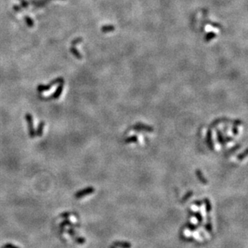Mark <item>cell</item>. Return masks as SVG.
<instances>
[{"label":"cell","instance_id":"cell-19","mask_svg":"<svg viewBox=\"0 0 248 248\" xmlns=\"http://www.w3.org/2000/svg\"><path fill=\"white\" fill-rule=\"evenodd\" d=\"M25 21H26V23H27V24L28 27H31L34 26V21H33L31 18L28 17V16H26V17H25Z\"/></svg>","mask_w":248,"mask_h":248},{"label":"cell","instance_id":"cell-31","mask_svg":"<svg viewBox=\"0 0 248 248\" xmlns=\"http://www.w3.org/2000/svg\"><path fill=\"white\" fill-rule=\"evenodd\" d=\"M239 147H240V146H239V145H236V147H234V148H233V149H231V151L236 150V149H239Z\"/></svg>","mask_w":248,"mask_h":248},{"label":"cell","instance_id":"cell-4","mask_svg":"<svg viewBox=\"0 0 248 248\" xmlns=\"http://www.w3.org/2000/svg\"><path fill=\"white\" fill-rule=\"evenodd\" d=\"M63 84H64L63 82L59 83V85L58 86V88L55 89V92L52 94V96H50L49 97H47V98L43 97L42 99H44V100H56V99H58V98L60 96V95L62 94V92H63Z\"/></svg>","mask_w":248,"mask_h":248},{"label":"cell","instance_id":"cell-32","mask_svg":"<svg viewBox=\"0 0 248 248\" xmlns=\"http://www.w3.org/2000/svg\"><path fill=\"white\" fill-rule=\"evenodd\" d=\"M110 248H115V247H114V246H111Z\"/></svg>","mask_w":248,"mask_h":248},{"label":"cell","instance_id":"cell-17","mask_svg":"<svg viewBox=\"0 0 248 248\" xmlns=\"http://www.w3.org/2000/svg\"><path fill=\"white\" fill-rule=\"evenodd\" d=\"M217 133H218V140L220 144L223 145V144L225 143V141H224L223 136H222V132L220 130H217Z\"/></svg>","mask_w":248,"mask_h":248},{"label":"cell","instance_id":"cell-12","mask_svg":"<svg viewBox=\"0 0 248 248\" xmlns=\"http://www.w3.org/2000/svg\"><path fill=\"white\" fill-rule=\"evenodd\" d=\"M196 175H197V177L199 178V181H200L202 183L207 184V182H208V181H207V180L206 179V178L204 177V175L202 174V173L201 172V170H196Z\"/></svg>","mask_w":248,"mask_h":248},{"label":"cell","instance_id":"cell-6","mask_svg":"<svg viewBox=\"0 0 248 248\" xmlns=\"http://www.w3.org/2000/svg\"><path fill=\"white\" fill-rule=\"evenodd\" d=\"M44 127H45V122H44V121H40L38 124L36 131H35V135H36V137L41 138V137L44 135Z\"/></svg>","mask_w":248,"mask_h":248},{"label":"cell","instance_id":"cell-28","mask_svg":"<svg viewBox=\"0 0 248 248\" xmlns=\"http://www.w3.org/2000/svg\"><path fill=\"white\" fill-rule=\"evenodd\" d=\"M206 231H208V232L210 233L212 231V226H211V223H210V222H209L208 223L206 224Z\"/></svg>","mask_w":248,"mask_h":248},{"label":"cell","instance_id":"cell-8","mask_svg":"<svg viewBox=\"0 0 248 248\" xmlns=\"http://www.w3.org/2000/svg\"><path fill=\"white\" fill-rule=\"evenodd\" d=\"M206 142H207V145H208L209 148H210V149H214V145H213V141H212V132L210 129H209L208 131H207Z\"/></svg>","mask_w":248,"mask_h":248},{"label":"cell","instance_id":"cell-2","mask_svg":"<svg viewBox=\"0 0 248 248\" xmlns=\"http://www.w3.org/2000/svg\"><path fill=\"white\" fill-rule=\"evenodd\" d=\"M63 82V79L61 78V77H58L55 80H52V82L50 83L49 84H47V85H44V84H41V85H39L38 88H37V90H38L40 92H46V91H48V90L52 89V88L53 87L54 85H55L56 84H59V83Z\"/></svg>","mask_w":248,"mask_h":248},{"label":"cell","instance_id":"cell-25","mask_svg":"<svg viewBox=\"0 0 248 248\" xmlns=\"http://www.w3.org/2000/svg\"><path fill=\"white\" fill-rule=\"evenodd\" d=\"M246 152H247V150H245L244 152L242 153H241V154H239V156H238V158H239V160H242V159H244L245 157H246Z\"/></svg>","mask_w":248,"mask_h":248},{"label":"cell","instance_id":"cell-3","mask_svg":"<svg viewBox=\"0 0 248 248\" xmlns=\"http://www.w3.org/2000/svg\"><path fill=\"white\" fill-rule=\"evenodd\" d=\"M94 191H95V190H94L93 187L88 186L87 187V188H84V189L81 190H79L78 192H77V193L75 194V198L77 199H82L84 197L88 196V195L92 194Z\"/></svg>","mask_w":248,"mask_h":248},{"label":"cell","instance_id":"cell-20","mask_svg":"<svg viewBox=\"0 0 248 248\" xmlns=\"http://www.w3.org/2000/svg\"><path fill=\"white\" fill-rule=\"evenodd\" d=\"M204 202L206 203V210L207 212H210L211 210V204H210V202L209 201V199H206L204 200Z\"/></svg>","mask_w":248,"mask_h":248},{"label":"cell","instance_id":"cell-27","mask_svg":"<svg viewBox=\"0 0 248 248\" xmlns=\"http://www.w3.org/2000/svg\"><path fill=\"white\" fill-rule=\"evenodd\" d=\"M73 214H74L73 213H70V212H65V213H63V214H61V218H68L69 216L73 215Z\"/></svg>","mask_w":248,"mask_h":248},{"label":"cell","instance_id":"cell-7","mask_svg":"<svg viewBox=\"0 0 248 248\" xmlns=\"http://www.w3.org/2000/svg\"><path fill=\"white\" fill-rule=\"evenodd\" d=\"M114 246L120 248H131L132 245L129 242H122V241H116L113 242Z\"/></svg>","mask_w":248,"mask_h":248},{"label":"cell","instance_id":"cell-24","mask_svg":"<svg viewBox=\"0 0 248 248\" xmlns=\"http://www.w3.org/2000/svg\"><path fill=\"white\" fill-rule=\"evenodd\" d=\"M193 194H194L193 191H190V192H188V193H187L186 194H185V196H184V198H183V199H182V201H183V202H185V201H187L188 199H190V197H191Z\"/></svg>","mask_w":248,"mask_h":248},{"label":"cell","instance_id":"cell-21","mask_svg":"<svg viewBox=\"0 0 248 248\" xmlns=\"http://www.w3.org/2000/svg\"><path fill=\"white\" fill-rule=\"evenodd\" d=\"M199 226L200 225H193V224H191V223H187L186 224V227H188V228H189L190 230V231H195V230L196 229H198V228H199Z\"/></svg>","mask_w":248,"mask_h":248},{"label":"cell","instance_id":"cell-29","mask_svg":"<svg viewBox=\"0 0 248 248\" xmlns=\"http://www.w3.org/2000/svg\"><path fill=\"white\" fill-rule=\"evenodd\" d=\"M193 203L195 205V206H202V201H194V202Z\"/></svg>","mask_w":248,"mask_h":248},{"label":"cell","instance_id":"cell-16","mask_svg":"<svg viewBox=\"0 0 248 248\" xmlns=\"http://www.w3.org/2000/svg\"><path fill=\"white\" fill-rule=\"evenodd\" d=\"M190 214L191 215L194 216V217L198 219V221H199V222H202V214H200V213H199V212H197V213H194V212L190 211Z\"/></svg>","mask_w":248,"mask_h":248},{"label":"cell","instance_id":"cell-26","mask_svg":"<svg viewBox=\"0 0 248 248\" xmlns=\"http://www.w3.org/2000/svg\"><path fill=\"white\" fill-rule=\"evenodd\" d=\"M2 247L3 248H19V247H18V246H15V245L12 244V243H7V244L4 245Z\"/></svg>","mask_w":248,"mask_h":248},{"label":"cell","instance_id":"cell-5","mask_svg":"<svg viewBox=\"0 0 248 248\" xmlns=\"http://www.w3.org/2000/svg\"><path fill=\"white\" fill-rule=\"evenodd\" d=\"M133 129L136 131H146V132H153V127L147 125V124H142V123H138L133 127Z\"/></svg>","mask_w":248,"mask_h":248},{"label":"cell","instance_id":"cell-22","mask_svg":"<svg viewBox=\"0 0 248 248\" xmlns=\"http://www.w3.org/2000/svg\"><path fill=\"white\" fill-rule=\"evenodd\" d=\"M82 41H83V39L82 38L75 39L74 40H73V42H72V46H75V45H77V44H80V43L82 42Z\"/></svg>","mask_w":248,"mask_h":248},{"label":"cell","instance_id":"cell-11","mask_svg":"<svg viewBox=\"0 0 248 248\" xmlns=\"http://www.w3.org/2000/svg\"><path fill=\"white\" fill-rule=\"evenodd\" d=\"M216 37H217V34H216L214 31H210V32H208L206 35V36H205V41H206V42H210V41H211L212 40L215 39Z\"/></svg>","mask_w":248,"mask_h":248},{"label":"cell","instance_id":"cell-1","mask_svg":"<svg viewBox=\"0 0 248 248\" xmlns=\"http://www.w3.org/2000/svg\"><path fill=\"white\" fill-rule=\"evenodd\" d=\"M25 118H26V120H27L29 137L31 138H35L36 137V135H35V129L34 124H33L32 115L31 113H27V114L25 115Z\"/></svg>","mask_w":248,"mask_h":248},{"label":"cell","instance_id":"cell-13","mask_svg":"<svg viewBox=\"0 0 248 248\" xmlns=\"http://www.w3.org/2000/svg\"><path fill=\"white\" fill-rule=\"evenodd\" d=\"M66 226H69V227H80V225H75V224H73V222L68 219H66L63 222H62L59 227H60V229L63 230V228H64V227H66Z\"/></svg>","mask_w":248,"mask_h":248},{"label":"cell","instance_id":"cell-30","mask_svg":"<svg viewBox=\"0 0 248 248\" xmlns=\"http://www.w3.org/2000/svg\"><path fill=\"white\" fill-rule=\"evenodd\" d=\"M232 131H233V133L235 134V135H237L238 134V129H237V126H234L232 129Z\"/></svg>","mask_w":248,"mask_h":248},{"label":"cell","instance_id":"cell-9","mask_svg":"<svg viewBox=\"0 0 248 248\" xmlns=\"http://www.w3.org/2000/svg\"><path fill=\"white\" fill-rule=\"evenodd\" d=\"M70 52L72 54H73V55H74L75 57L77 58V59H82V55L80 53V52H79L78 50L77 49V48L75 46H72L70 48Z\"/></svg>","mask_w":248,"mask_h":248},{"label":"cell","instance_id":"cell-15","mask_svg":"<svg viewBox=\"0 0 248 248\" xmlns=\"http://www.w3.org/2000/svg\"><path fill=\"white\" fill-rule=\"evenodd\" d=\"M138 141V137L137 136H131L125 140V143H135Z\"/></svg>","mask_w":248,"mask_h":248},{"label":"cell","instance_id":"cell-18","mask_svg":"<svg viewBox=\"0 0 248 248\" xmlns=\"http://www.w3.org/2000/svg\"><path fill=\"white\" fill-rule=\"evenodd\" d=\"M73 238H74V240L76 241V242L78 244H84L86 241L85 239L83 237H73Z\"/></svg>","mask_w":248,"mask_h":248},{"label":"cell","instance_id":"cell-10","mask_svg":"<svg viewBox=\"0 0 248 248\" xmlns=\"http://www.w3.org/2000/svg\"><path fill=\"white\" fill-rule=\"evenodd\" d=\"M115 30V27L113 25H105L101 27V31L103 33L112 32Z\"/></svg>","mask_w":248,"mask_h":248},{"label":"cell","instance_id":"cell-23","mask_svg":"<svg viewBox=\"0 0 248 248\" xmlns=\"http://www.w3.org/2000/svg\"><path fill=\"white\" fill-rule=\"evenodd\" d=\"M68 234L69 235H70L71 237H74L75 235H77V232H76V231H75L74 229H73V228H69L68 230Z\"/></svg>","mask_w":248,"mask_h":248},{"label":"cell","instance_id":"cell-14","mask_svg":"<svg viewBox=\"0 0 248 248\" xmlns=\"http://www.w3.org/2000/svg\"><path fill=\"white\" fill-rule=\"evenodd\" d=\"M205 23H207L208 25H210V26H212L213 27H216V28H218V29H222V26L221 24H219L218 23H214V22L209 21V20H206V21L205 22Z\"/></svg>","mask_w":248,"mask_h":248},{"label":"cell","instance_id":"cell-33","mask_svg":"<svg viewBox=\"0 0 248 248\" xmlns=\"http://www.w3.org/2000/svg\"><path fill=\"white\" fill-rule=\"evenodd\" d=\"M1 248H3V247H1Z\"/></svg>","mask_w":248,"mask_h":248}]
</instances>
